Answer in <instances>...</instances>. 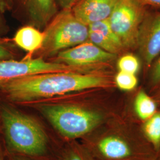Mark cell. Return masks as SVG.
Listing matches in <instances>:
<instances>
[{"mask_svg": "<svg viewBox=\"0 0 160 160\" xmlns=\"http://www.w3.org/2000/svg\"><path fill=\"white\" fill-rule=\"evenodd\" d=\"M114 85L109 76L98 72L64 71L32 75L14 80L2 87L0 92L8 101L23 103L71 92L108 88Z\"/></svg>", "mask_w": 160, "mask_h": 160, "instance_id": "cell-1", "label": "cell"}, {"mask_svg": "<svg viewBox=\"0 0 160 160\" xmlns=\"http://www.w3.org/2000/svg\"><path fill=\"white\" fill-rule=\"evenodd\" d=\"M108 128L90 141L93 153L102 160H154L158 153L141 130L128 119L112 120Z\"/></svg>", "mask_w": 160, "mask_h": 160, "instance_id": "cell-2", "label": "cell"}, {"mask_svg": "<svg viewBox=\"0 0 160 160\" xmlns=\"http://www.w3.org/2000/svg\"><path fill=\"white\" fill-rule=\"evenodd\" d=\"M0 122L6 145L11 151L31 156L45 152L47 135L33 118L10 105L1 104Z\"/></svg>", "mask_w": 160, "mask_h": 160, "instance_id": "cell-3", "label": "cell"}, {"mask_svg": "<svg viewBox=\"0 0 160 160\" xmlns=\"http://www.w3.org/2000/svg\"><path fill=\"white\" fill-rule=\"evenodd\" d=\"M63 137L74 139L90 134L108 120L100 109L80 104H42L38 106Z\"/></svg>", "mask_w": 160, "mask_h": 160, "instance_id": "cell-4", "label": "cell"}, {"mask_svg": "<svg viewBox=\"0 0 160 160\" xmlns=\"http://www.w3.org/2000/svg\"><path fill=\"white\" fill-rule=\"evenodd\" d=\"M37 57L55 56L59 52L88 40V26L75 17L71 9H61L46 26Z\"/></svg>", "mask_w": 160, "mask_h": 160, "instance_id": "cell-5", "label": "cell"}, {"mask_svg": "<svg viewBox=\"0 0 160 160\" xmlns=\"http://www.w3.org/2000/svg\"><path fill=\"white\" fill-rule=\"evenodd\" d=\"M147 12L145 6L137 0H118L108 22L125 49L137 48L139 30Z\"/></svg>", "mask_w": 160, "mask_h": 160, "instance_id": "cell-6", "label": "cell"}, {"mask_svg": "<svg viewBox=\"0 0 160 160\" xmlns=\"http://www.w3.org/2000/svg\"><path fill=\"white\" fill-rule=\"evenodd\" d=\"M64 71L90 72L86 69L47 61L42 57L24 58L20 61L16 59L0 61V89L12 81L25 77Z\"/></svg>", "mask_w": 160, "mask_h": 160, "instance_id": "cell-7", "label": "cell"}, {"mask_svg": "<svg viewBox=\"0 0 160 160\" xmlns=\"http://www.w3.org/2000/svg\"><path fill=\"white\" fill-rule=\"evenodd\" d=\"M116 55L104 51L87 40L62 51L59 52L52 61L97 72L113 61Z\"/></svg>", "mask_w": 160, "mask_h": 160, "instance_id": "cell-8", "label": "cell"}, {"mask_svg": "<svg viewBox=\"0 0 160 160\" xmlns=\"http://www.w3.org/2000/svg\"><path fill=\"white\" fill-rule=\"evenodd\" d=\"M137 48L147 66L160 53V12H147L140 26Z\"/></svg>", "mask_w": 160, "mask_h": 160, "instance_id": "cell-9", "label": "cell"}, {"mask_svg": "<svg viewBox=\"0 0 160 160\" xmlns=\"http://www.w3.org/2000/svg\"><path fill=\"white\" fill-rule=\"evenodd\" d=\"M118 0H79L71 10L75 17L88 26L91 23L108 20Z\"/></svg>", "mask_w": 160, "mask_h": 160, "instance_id": "cell-10", "label": "cell"}, {"mask_svg": "<svg viewBox=\"0 0 160 160\" xmlns=\"http://www.w3.org/2000/svg\"><path fill=\"white\" fill-rule=\"evenodd\" d=\"M16 1L30 24L39 30L45 28L58 12L56 0Z\"/></svg>", "mask_w": 160, "mask_h": 160, "instance_id": "cell-11", "label": "cell"}, {"mask_svg": "<svg viewBox=\"0 0 160 160\" xmlns=\"http://www.w3.org/2000/svg\"><path fill=\"white\" fill-rule=\"evenodd\" d=\"M88 26V40L104 51L117 55L125 50L111 29L108 19L91 23Z\"/></svg>", "mask_w": 160, "mask_h": 160, "instance_id": "cell-12", "label": "cell"}, {"mask_svg": "<svg viewBox=\"0 0 160 160\" xmlns=\"http://www.w3.org/2000/svg\"><path fill=\"white\" fill-rule=\"evenodd\" d=\"M44 34L39 29L32 25L22 27L18 30L13 38V42L18 47L29 54L24 58H31L42 45Z\"/></svg>", "mask_w": 160, "mask_h": 160, "instance_id": "cell-13", "label": "cell"}, {"mask_svg": "<svg viewBox=\"0 0 160 160\" xmlns=\"http://www.w3.org/2000/svg\"><path fill=\"white\" fill-rule=\"evenodd\" d=\"M133 109L138 119L142 122L157 112V103L143 90H140L135 97Z\"/></svg>", "mask_w": 160, "mask_h": 160, "instance_id": "cell-14", "label": "cell"}, {"mask_svg": "<svg viewBox=\"0 0 160 160\" xmlns=\"http://www.w3.org/2000/svg\"><path fill=\"white\" fill-rule=\"evenodd\" d=\"M141 130L144 137L158 153L160 151V110L148 119L140 123Z\"/></svg>", "mask_w": 160, "mask_h": 160, "instance_id": "cell-15", "label": "cell"}, {"mask_svg": "<svg viewBox=\"0 0 160 160\" xmlns=\"http://www.w3.org/2000/svg\"><path fill=\"white\" fill-rule=\"evenodd\" d=\"M114 84L123 92H131L138 86V80L136 75L119 71L114 77Z\"/></svg>", "mask_w": 160, "mask_h": 160, "instance_id": "cell-16", "label": "cell"}, {"mask_svg": "<svg viewBox=\"0 0 160 160\" xmlns=\"http://www.w3.org/2000/svg\"><path fill=\"white\" fill-rule=\"evenodd\" d=\"M117 66L119 71L135 75L140 69V62L136 56L128 53L118 59Z\"/></svg>", "mask_w": 160, "mask_h": 160, "instance_id": "cell-17", "label": "cell"}, {"mask_svg": "<svg viewBox=\"0 0 160 160\" xmlns=\"http://www.w3.org/2000/svg\"><path fill=\"white\" fill-rule=\"evenodd\" d=\"M16 53L7 41L0 36V61L14 59Z\"/></svg>", "mask_w": 160, "mask_h": 160, "instance_id": "cell-18", "label": "cell"}, {"mask_svg": "<svg viewBox=\"0 0 160 160\" xmlns=\"http://www.w3.org/2000/svg\"><path fill=\"white\" fill-rule=\"evenodd\" d=\"M155 62L152 68L151 74V83L153 86H158L160 84V55Z\"/></svg>", "mask_w": 160, "mask_h": 160, "instance_id": "cell-19", "label": "cell"}, {"mask_svg": "<svg viewBox=\"0 0 160 160\" xmlns=\"http://www.w3.org/2000/svg\"><path fill=\"white\" fill-rule=\"evenodd\" d=\"M63 160H92L82 151L72 150L66 155Z\"/></svg>", "mask_w": 160, "mask_h": 160, "instance_id": "cell-20", "label": "cell"}, {"mask_svg": "<svg viewBox=\"0 0 160 160\" xmlns=\"http://www.w3.org/2000/svg\"><path fill=\"white\" fill-rule=\"evenodd\" d=\"M61 9H71L79 0H58Z\"/></svg>", "mask_w": 160, "mask_h": 160, "instance_id": "cell-21", "label": "cell"}, {"mask_svg": "<svg viewBox=\"0 0 160 160\" xmlns=\"http://www.w3.org/2000/svg\"><path fill=\"white\" fill-rule=\"evenodd\" d=\"M143 6H152L160 7V0H137Z\"/></svg>", "mask_w": 160, "mask_h": 160, "instance_id": "cell-22", "label": "cell"}, {"mask_svg": "<svg viewBox=\"0 0 160 160\" xmlns=\"http://www.w3.org/2000/svg\"><path fill=\"white\" fill-rule=\"evenodd\" d=\"M154 98L157 103L160 104V84L158 86V88L157 89V90L155 92Z\"/></svg>", "mask_w": 160, "mask_h": 160, "instance_id": "cell-23", "label": "cell"}, {"mask_svg": "<svg viewBox=\"0 0 160 160\" xmlns=\"http://www.w3.org/2000/svg\"><path fill=\"white\" fill-rule=\"evenodd\" d=\"M8 7L7 6L5 0H0V11L3 12H5V10Z\"/></svg>", "mask_w": 160, "mask_h": 160, "instance_id": "cell-24", "label": "cell"}, {"mask_svg": "<svg viewBox=\"0 0 160 160\" xmlns=\"http://www.w3.org/2000/svg\"><path fill=\"white\" fill-rule=\"evenodd\" d=\"M0 160H4V152L1 138H0Z\"/></svg>", "mask_w": 160, "mask_h": 160, "instance_id": "cell-25", "label": "cell"}, {"mask_svg": "<svg viewBox=\"0 0 160 160\" xmlns=\"http://www.w3.org/2000/svg\"><path fill=\"white\" fill-rule=\"evenodd\" d=\"M6 1V4H7V6L8 8L12 7V2H13V0H5Z\"/></svg>", "mask_w": 160, "mask_h": 160, "instance_id": "cell-26", "label": "cell"}, {"mask_svg": "<svg viewBox=\"0 0 160 160\" xmlns=\"http://www.w3.org/2000/svg\"><path fill=\"white\" fill-rule=\"evenodd\" d=\"M154 160H160V151L158 153V154Z\"/></svg>", "mask_w": 160, "mask_h": 160, "instance_id": "cell-27", "label": "cell"}, {"mask_svg": "<svg viewBox=\"0 0 160 160\" xmlns=\"http://www.w3.org/2000/svg\"><path fill=\"white\" fill-rule=\"evenodd\" d=\"M13 160H26L23 159L22 158H20V157H14L13 158Z\"/></svg>", "mask_w": 160, "mask_h": 160, "instance_id": "cell-28", "label": "cell"}, {"mask_svg": "<svg viewBox=\"0 0 160 160\" xmlns=\"http://www.w3.org/2000/svg\"><path fill=\"white\" fill-rule=\"evenodd\" d=\"M1 13H2V12L0 11V14H1ZM1 23H2V20H1V16H0V27L1 26Z\"/></svg>", "mask_w": 160, "mask_h": 160, "instance_id": "cell-29", "label": "cell"}]
</instances>
